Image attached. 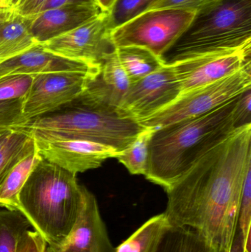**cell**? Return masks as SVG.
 I'll return each mask as SVG.
<instances>
[{
    "mask_svg": "<svg viewBox=\"0 0 251 252\" xmlns=\"http://www.w3.org/2000/svg\"><path fill=\"white\" fill-rule=\"evenodd\" d=\"M110 34L109 15L102 12L72 31L40 44L61 57L102 64L116 50Z\"/></svg>",
    "mask_w": 251,
    "mask_h": 252,
    "instance_id": "30bf717a",
    "label": "cell"
},
{
    "mask_svg": "<svg viewBox=\"0 0 251 252\" xmlns=\"http://www.w3.org/2000/svg\"><path fill=\"white\" fill-rule=\"evenodd\" d=\"M156 252H246V248L240 242L232 251L221 250L195 229L167 225Z\"/></svg>",
    "mask_w": 251,
    "mask_h": 252,
    "instance_id": "ac0fdd59",
    "label": "cell"
},
{
    "mask_svg": "<svg viewBox=\"0 0 251 252\" xmlns=\"http://www.w3.org/2000/svg\"><path fill=\"white\" fill-rule=\"evenodd\" d=\"M32 227L17 210H0V252H16L22 235Z\"/></svg>",
    "mask_w": 251,
    "mask_h": 252,
    "instance_id": "cb8c5ba5",
    "label": "cell"
},
{
    "mask_svg": "<svg viewBox=\"0 0 251 252\" xmlns=\"http://www.w3.org/2000/svg\"><path fill=\"white\" fill-rule=\"evenodd\" d=\"M95 196L83 187L79 214L66 239L49 252H114Z\"/></svg>",
    "mask_w": 251,
    "mask_h": 252,
    "instance_id": "4fadbf2b",
    "label": "cell"
},
{
    "mask_svg": "<svg viewBox=\"0 0 251 252\" xmlns=\"http://www.w3.org/2000/svg\"><path fill=\"white\" fill-rule=\"evenodd\" d=\"M251 43V0H222L196 15L167 52V63L212 52L236 50ZM166 53V54H167Z\"/></svg>",
    "mask_w": 251,
    "mask_h": 252,
    "instance_id": "5b68a950",
    "label": "cell"
},
{
    "mask_svg": "<svg viewBox=\"0 0 251 252\" xmlns=\"http://www.w3.org/2000/svg\"><path fill=\"white\" fill-rule=\"evenodd\" d=\"M19 0H6V7L8 9H14Z\"/></svg>",
    "mask_w": 251,
    "mask_h": 252,
    "instance_id": "d590c367",
    "label": "cell"
},
{
    "mask_svg": "<svg viewBox=\"0 0 251 252\" xmlns=\"http://www.w3.org/2000/svg\"><path fill=\"white\" fill-rule=\"evenodd\" d=\"M131 84L115 50L103 61L98 75L78 98L89 104L118 112Z\"/></svg>",
    "mask_w": 251,
    "mask_h": 252,
    "instance_id": "9a60e30c",
    "label": "cell"
},
{
    "mask_svg": "<svg viewBox=\"0 0 251 252\" xmlns=\"http://www.w3.org/2000/svg\"><path fill=\"white\" fill-rule=\"evenodd\" d=\"M97 5L103 12H109L116 0H95Z\"/></svg>",
    "mask_w": 251,
    "mask_h": 252,
    "instance_id": "e575fe53",
    "label": "cell"
},
{
    "mask_svg": "<svg viewBox=\"0 0 251 252\" xmlns=\"http://www.w3.org/2000/svg\"><path fill=\"white\" fill-rule=\"evenodd\" d=\"M41 157L35 148L17 163L0 186V207L19 211V194Z\"/></svg>",
    "mask_w": 251,
    "mask_h": 252,
    "instance_id": "ffe728a7",
    "label": "cell"
},
{
    "mask_svg": "<svg viewBox=\"0 0 251 252\" xmlns=\"http://www.w3.org/2000/svg\"><path fill=\"white\" fill-rule=\"evenodd\" d=\"M23 98L0 101V127L18 128L28 123L22 114Z\"/></svg>",
    "mask_w": 251,
    "mask_h": 252,
    "instance_id": "f1b7e54d",
    "label": "cell"
},
{
    "mask_svg": "<svg viewBox=\"0 0 251 252\" xmlns=\"http://www.w3.org/2000/svg\"><path fill=\"white\" fill-rule=\"evenodd\" d=\"M251 169L248 171L243 186L239 214V231L246 246L247 252H251Z\"/></svg>",
    "mask_w": 251,
    "mask_h": 252,
    "instance_id": "4316f807",
    "label": "cell"
},
{
    "mask_svg": "<svg viewBox=\"0 0 251 252\" xmlns=\"http://www.w3.org/2000/svg\"><path fill=\"white\" fill-rule=\"evenodd\" d=\"M167 225L164 213L153 216L115 248L114 252H156Z\"/></svg>",
    "mask_w": 251,
    "mask_h": 252,
    "instance_id": "44dd1931",
    "label": "cell"
},
{
    "mask_svg": "<svg viewBox=\"0 0 251 252\" xmlns=\"http://www.w3.org/2000/svg\"><path fill=\"white\" fill-rule=\"evenodd\" d=\"M16 129L12 127H0V151L4 148L16 132Z\"/></svg>",
    "mask_w": 251,
    "mask_h": 252,
    "instance_id": "836d02e7",
    "label": "cell"
},
{
    "mask_svg": "<svg viewBox=\"0 0 251 252\" xmlns=\"http://www.w3.org/2000/svg\"><path fill=\"white\" fill-rule=\"evenodd\" d=\"M237 97L201 116L155 129L149 146L146 179L166 190L228 137L237 129Z\"/></svg>",
    "mask_w": 251,
    "mask_h": 252,
    "instance_id": "7a4b0ae2",
    "label": "cell"
},
{
    "mask_svg": "<svg viewBox=\"0 0 251 252\" xmlns=\"http://www.w3.org/2000/svg\"><path fill=\"white\" fill-rule=\"evenodd\" d=\"M181 93L229 76L251 63V43L236 50L212 52L170 63Z\"/></svg>",
    "mask_w": 251,
    "mask_h": 252,
    "instance_id": "8fae6325",
    "label": "cell"
},
{
    "mask_svg": "<svg viewBox=\"0 0 251 252\" xmlns=\"http://www.w3.org/2000/svg\"><path fill=\"white\" fill-rule=\"evenodd\" d=\"M181 94L173 66L167 63L159 70L131 84L118 112L139 124L172 103Z\"/></svg>",
    "mask_w": 251,
    "mask_h": 252,
    "instance_id": "9c48e42d",
    "label": "cell"
},
{
    "mask_svg": "<svg viewBox=\"0 0 251 252\" xmlns=\"http://www.w3.org/2000/svg\"><path fill=\"white\" fill-rule=\"evenodd\" d=\"M16 252H49L48 244L35 229H28L19 239Z\"/></svg>",
    "mask_w": 251,
    "mask_h": 252,
    "instance_id": "f546056e",
    "label": "cell"
},
{
    "mask_svg": "<svg viewBox=\"0 0 251 252\" xmlns=\"http://www.w3.org/2000/svg\"><path fill=\"white\" fill-rule=\"evenodd\" d=\"M16 132L0 151V186L10 170L35 148L31 133L16 129Z\"/></svg>",
    "mask_w": 251,
    "mask_h": 252,
    "instance_id": "603a6c76",
    "label": "cell"
},
{
    "mask_svg": "<svg viewBox=\"0 0 251 252\" xmlns=\"http://www.w3.org/2000/svg\"><path fill=\"white\" fill-rule=\"evenodd\" d=\"M99 73L57 72L32 75L23 97L22 114L27 121L53 112L81 95Z\"/></svg>",
    "mask_w": 251,
    "mask_h": 252,
    "instance_id": "ba28073f",
    "label": "cell"
},
{
    "mask_svg": "<svg viewBox=\"0 0 251 252\" xmlns=\"http://www.w3.org/2000/svg\"><path fill=\"white\" fill-rule=\"evenodd\" d=\"M221 1L222 0H158L147 10L165 8L181 9L199 14L209 10Z\"/></svg>",
    "mask_w": 251,
    "mask_h": 252,
    "instance_id": "83f0119b",
    "label": "cell"
},
{
    "mask_svg": "<svg viewBox=\"0 0 251 252\" xmlns=\"http://www.w3.org/2000/svg\"><path fill=\"white\" fill-rule=\"evenodd\" d=\"M32 75L15 74L0 78V101L23 98L32 84Z\"/></svg>",
    "mask_w": 251,
    "mask_h": 252,
    "instance_id": "484cf974",
    "label": "cell"
},
{
    "mask_svg": "<svg viewBox=\"0 0 251 252\" xmlns=\"http://www.w3.org/2000/svg\"><path fill=\"white\" fill-rule=\"evenodd\" d=\"M196 15L181 9L147 10L111 31V39L116 48L139 46L163 58L188 30Z\"/></svg>",
    "mask_w": 251,
    "mask_h": 252,
    "instance_id": "8992f818",
    "label": "cell"
},
{
    "mask_svg": "<svg viewBox=\"0 0 251 252\" xmlns=\"http://www.w3.org/2000/svg\"><path fill=\"white\" fill-rule=\"evenodd\" d=\"M118 59L131 84L159 70L166 64L163 58L145 47L125 46L116 48Z\"/></svg>",
    "mask_w": 251,
    "mask_h": 252,
    "instance_id": "d6986e66",
    "label": "cell"
},
{
    "mask_svg": "<svg viewBox=\"0 0 251 252\" xmlns=\"http://www.w3.org/2000/svg\"><path fill=\"white\" fill-rule=\"evenodd\" d=\"M34 139L41 158L75 175L98 168L106 160L116 158L119 152L112 147L90 141Z\"/></svg>",
    "mask_w": 251,
    "mask_h": 252,
    "instance_id": "7c38bea8",
    "label": "cell"
},
{
    "mask_svg": "<svg viewBox=\"0 0 251 252\" xmlns=\"http://www.w3.org/2000/svg\"><path fill=\"white\" fill-rule=\"evenodd\" d=\"M46 0H19L13 10L23 16H31L39 13Z\"/></svg>",
    "mask_w": 251,
    "mask_h": 252,
    "instance_id": "1f68e13d",
    "label": "cell"
},
{
    "mask_svg": "<svg viewBox=\"0 0 251 252\" xmlns=\"http://www.w3.org/2000/svg\"><path fill=\"white\" fill-rule=\"evenodd\" d=\"M83 4H97L95 0H46L40 12L50 9L57 8L67 5H83Z\"/></svg>",
    "mask_w": 251,
    "mask_h": 252,
    "instance_id": "d6a6232c",
    "label": "cell"
},
{
    "mask_svg": "<svg viewBox=\"0 0 251 252\" xmlns=\"http://www.w3.org/2000/svg\"><path fill=\"white\" fill-rule=\"evenodd\" d=\"M249 88L251 63L219 81L181 93L172 103L139 124L144 127L157 129L197 118L225 104Z\"/></svg>",
    "mask_w": 251,
    "mask_h": 252,
    "instance_id": "52a82bcc",
    "label": "cell"
},
{
    "mask_svg": "<svg viewBox=\"0 0 251 252\" xmlns=\"http://www.w3.org/2000/svg\"><path fill=\"white\" fill-rule=\"evenodd\" d=\"M250 169L251 124L236 129L166 189L168 225L195 229L227 251L245 244L239 214Z\"/></svg>",
    "mask_w": 251,
    "mask_h": 252,
    "instance_id": "6da1fadb",
    "label": "cell"
},
{
    "mask_svg": "<svg viewBox=\"0 0 251 252\" xmlns=\"http://www.w3.org/2000/svg\"><path fill=\"white\" fill-rule=\"evenodd\" d=\"M103 12L97 4L67 5L40 12L32 18L31 32L38 44L72 31Z\"/></svg>",
    "mask_w": 251,
    "mask_h": 252,
    "instance_id": "2e32d148",
    "label": "cell"
},
{
    "mask_svg": "<svg viewBox=\"0 0 251 252\" xmlns=\"http://www.w3.org/2000/svg\"><path fill=\"white\" fill-rule=\"evenodd\" d=\"M155 129L144 127L128 147L118 152L116 158L132 175H144L147 171L149 146Z\"/></svg>",
    "mask_w": 251,
    "mask_h": 252,
    "instance_id": "7402d4cb",
    "label": "cell"
},
{
    "mask_svg": "<svg viewBox=\"0 0 251 252\" xmlns=\"http://www.w3.org/2000/svg\"><path fill=\"white\" fill-rule=\"evenodd\" d=\"M251 88L245 90L237 97L234 118L236 127L251 124Z\"/></svg>",
    "mask_w": 251,
    "mask_h": 252,
    "instance_id": "4dcf8cb0",
    "label": "cell"
},
{
    "mask_svg": "<svg viewBox=\"0 0 251 252\" xmlns=\"http://www.w3.org/2000/svg\"><path fill=\"white\" fill-rule=\"evenodd\" d=\"M32 16L13 9L0 10V61L12 59L38 44L31 32Z\"/></svg>",
    "mask_w": 251,
    "mask_h": 252,
    "instance_id": "e0dca14e",
    "label": "cell"
},
{
    "mask_svg": "<svg viewBox=\"0 0 251 252\" xmlns=\"http://www.w3.org/2000/svg\"><path fill=\"white\" fill-rule=\"evenodd\" d=\"M1 62H1V61H0V63H1Z\"/></svg>",
    "mask_w": 251,
    "mask_h": 252,
    "instance_id": "8d00e7d4",
    "label": "cell"
},
{
    "mask_svg": "<svg viewBox=\"0 0 251 252\" xmlns=\"http://www.w3.org/2000/svg\"><path fill=\"white\" fill-rule=\"evenodd\" d=\"M101 64L66 59L45 50L40 44L0 63V78L7 75H37L47 72L99 73Z\"/></svg>",
    "mask_w": 251,
    "mask_h": 252,
    "instance_id": "5bb4252c",
    "label": "cell"
},
{
    "mask_svg": "<svg viewBox=\"0 0 251 252\" xmlns=\"http://www.w3.org/2000/svg\"><path fill=\"white\" fill-rule=\"evenodd\" d=\"M158 0H116L108 12L111 31L147 11Z\"/></svg>",
    "mask_w": 251,
    "mask_h": 252,
    "instance_id": "d4e9b609",
    "label": "cell"
},
{
    "mask_svg": "<svg viewBox=\"0 0 251 252\" xmlns=\"http://www.w3.org/2000/svg\"><path fill=\"white\" fill-rule=\"evenodd\" d=\"M83 187L76 175L41 158L19 194V211L47 241L61 244L81 210Z\"/></svg>",
    "mask_w": 251,
    "mask_h": 252,
    "instance_id": "3957f363",
    "label": "cell"
},
{
    "mask_svg": "<svg viewBox=\"0 0 251 252\" xmlns=\"http://www.w3.org/2000/svg\"><path fill=\"white\" fill-rule=\"evenodd\" d=\"M144 127L117 111L89 104L77 97L16 129L31 133L35 139L90 141L112 147L119 152Z\"/></svg>",
    "mask_w": 251,
    "mask_h": 252,
    "instance_id": "277c9868",
    "label": "cell"
}]
</instances>
